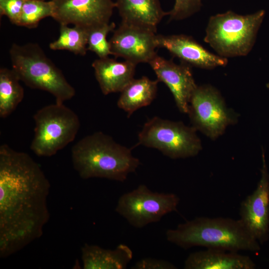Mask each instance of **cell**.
<instances>
[{
    "mask_svg": "<svg viewBox=\"0 0 269 269\" xmlns=\"http://www.w3.org/2000/svg\"><path fill=\"white\" fill-rule=\"evenodd\" d=\"M50 183L28 153L0 146V257L7 258L40 238L50 213Z\"/></svg>",
    "mask_w": 269,
    "mask_h": 269,
    "instance_id": "obj_1",
    "label": "cell"
},
{
    "mask_svg": "<svg viewBox=\"0 0 269 269\" xmlns=\"http://www.w3.org/2000/svg\"><path fill=\"white\" fill-rule=\"evenodd\" d=\"M73 168L84 179L102 178L123 182L140 164L131 149L102 132L79 140L72 148Z\"/></svg>",
    "mask_w": 269,
    "mask_h": 269,
    "instance_id": "obj_2",
    "label": "cell"
},
{
    "mask_svg": "<svg viewBox=\"0 0 269 269\" xmlns=\"http://www.w3.org/2000/svg\"><path fill=\"white\" fill-rule=\"evenodd\" d=\"M166 240L184 249L200 246L238 252L260 250L240 219L197 217L166 232Z\"/></svg>",
    "mask_w": 269,
    "mask_h": 269,
    "instance_id": "obj_3",
    "label": "cell"
},
{
    "mask_svg": "<svg viewBox=\"0 0 269 269\" xmlns=\"http://www.w3.org/2000/svg\"><path fill=\"white\" fill-rule=\"evenodd\" d=\"M9 53L12 69L29 87L49 93L58 103L75 96L74 88L38 44L13 43Z\"/></svg>",
    "mask_w": 269,
    "mask_h": 269,
    "instance_id": "obj_4",
    "label": "cell"
},
{
    "mask_svg": "<svg viewBox=\"0 0 269 269\" xmlns=\"http://www.w3.org/2000/svg\"><path fill=\"white\" fill-rule=\"evenodd\" d=\"M265 14V11L261 10L246 15L228 11L212 16L204 40L220 56L246 55L254 44Z\"/></svg>",
    "mask_w": 269,
    "mask_h": 269,
    "instance_id": "obj_5",
    "label": "cell"
},
{
    "mask_svg": "<svg viewBox=\"0 0 269 269\" xmlns=\"http://www.w3.org/2000/svg\"><path fill=\"white\" fill-rule=\"evenodd\" d=\"M33 120L35 126L30 148L38 156L56 154L74 140L80 126L72 110L56 102L38 110Z\"/></svg>",
    "mask_w": 269,
    "mask_h": 269,
    "instance_id": "obj_6",
    "label": "cell"
},
{
    "mask_svg": "<svg viewBox=\"0 0 269 269\" xmlns=\"http://www.w3.org/2000/svg\"><path fill=\"white\" fill-rule=\"evenodd\" d=\"M196 131L181 122L154 117L145 123L139 132L137 145L157 149L172 159L192 157L202 149Z\"/></svg>",
    "mask_w": 269,
    "mask_h": 269,
    "instance_id": "obj_7",
    "label": "cell"
},
{
    "mask_svg": "<svg viewBox=\"0 0 269 269\" xmlns=\"http://www.w3.org/2000/svg\"><path fill=\"white\" fill-rule=\"evenodd\" d=\"M179 201L175 194L153 192L140 184L119 198L115 210L131 226L141 228L176 211Z\"/></svg>",
    "mask_w": 269,
    "mask_h": 269,
    "instance_id": "obj_8",
    "label": "cell"
},
{
    "mask_svg": "<svg viewBox=\"0 0 269 269\" xmlns=\"http://www.w3.org/2000/svg\"><path fill=\"white\" fill-rule=\"evenodd\" d=\"M187 114L192 127L212 139L237 120V115L227 107L219 92L208 85L197 86L190 98Z\"/></svg>",
    "mask_w": 269,
    "mask_h": 269,
    "instance_id": "obj_9",
    "label": "cell"
},
{
    "mask_svg": "<svg viewBox=\"0 0 269 269\" xmlns=\"http://www.w3.org/2000/svg\"><path fill=\"white\" fill-rule=\"evenodd\" d=\"M52 18L60 25L72 24L87 30L110 22L115 2L112 0H52Z\"/></svg>",
    "mask_w": 269,
    "mask_h": 269,
    "instance_id": "obj_10",
    "label": "cell"
},
{
    "mask_svg": "<svg viewBox=\"0 0 269 269\" xmlns=\"http://www.w3.org/2000/svg\"><path fill=\"white\" fill-rule=\"evenodd\" d=\"M156 32L121 22L109 40L111 55L136 64L148 63L157 54Z\"/></svg>",
    "mask_w": 269,
    "mask_h": 269,
    "instance_id": "obj_11",
    "label": "cell"
},
{
    "mask_svg": "<svg viewBox=\"0 0 269 269\" xmlns=\"http://www.w3.org/2000/svg\"><path fill=\"white\" fill-rule=\"evenodd\" d=\"M261 177L255 190L240 204L239 219L260 244L269 236V174L264 152Z\"/></svg>",
    "mask_w": 269,
    "mask_h": 269,
    "instance_id": "obj_12",
    "label": "cell"
},
{
    "mask_svg": "<svg viewBox=\"0 0 269 269\" xmlns=\"http://www.w3.org/2000/svg\"><path fill=\"white\" fill-rule=\"evenodd\" d=\"M159 82L164 83L181 113L187 114L189 103L196 85L189 65L177 64L156 54L148 63Z\"/></svg>",
    "mask_w": 269,
    "mask_h": 269,
    "instance_id": "obj_13",
    "label": "cell"
},
{
    "mask_svg": "<svg viewBox=\"0 0 269 269\" xmlns=\"http://www.w3.org/2000/svg\"><path fill=\"white\" fill-rule=\"evenodd\" d=\"M157 48H163L190 66L213 69L225 66L227 59L211 53L192 37L184 34H157Z\"/></svg>",
    "mask_w": 269,
    "mask_h": 269,
    "instance_id": "obj_14",
    "label": "cell"
},
{
    "mask_svg": "<svg viewBox=\"0 0 269 269\" xmlns=\"http://www.w3.org/2000/svg\"><path fill=\"white\" fill-rule=\"evenodd\" d=\"M136 65L128 60L118 61L107 57L98 58L92 66L102 92L107 95L122 91L134 78Z\"/></svg>",
    "mask_w": 269,
    "mask_h": 269,
    "instance_id": "obj_15",
    "label": "cell"
},
{
    "mask_svg": "<svg viewBox=\"0 0 269 269\" xmlns=\"http://www.w3.org/2000/svg\"><path fill=\"white\" fill-rule=\"evenodd\" d=\"M207 249L190 254L184 262L185 269H253L256 265L248 256L237 252Z\"/></svg>",
    "mask_w": 269,
    "mask_h": 269,
    "instance_id": "obj_16",
    "label": "cell"
},
{
    "mask_svg": "<svg viewBox=\"0 0 269 269\" xmlns=\"http://www.w3.org/2000/svg\"><path fill=\"white\" fill-rule=\"evenodd\" d=\"M115 7L121 17V22L155 32L159 23L168 14L162 9L159 0H117Z\"/></svg>",
    "mask_w": 269,
    "mask_h": 269,
    "instance_id": "obj_17",
    "label": "cell"
},
{
    "mask_svg": "<svg viewBox=\"0 0 269 269\" xmlns=\"http://www.w3.org/2000/svg\"><path fill=\"white\" fill-rule=\"evenodd\" d=\"M81 252L84 269H125L133 257L130 248L123 244L114 250L85 244Z\"/></svg>",
    "mask_w": 269,
    "mask_h": 269,
    "instance_id": "obj_18",
    "label": "cell"
},
{
    "mask_svg": "<svg viewBox=\"0 0 269 269\" xmlns=\"http://www.w3.org/2000/svg\"><path fill=\"white\" fill-rule=\"evenodd\" d=\"M158 82L146 76L134 78L121 92L118 107L129 117L137 110L148 106L156 97Z\"/></svg>",
    "mask_w": 269,
    "mask_h": 269,
    "instance_id": "obj_19",
    "label": "cell"
},
{
    "mask_svg": "<svg viewBox=\"0 0 269 269\" xmlns=\"http://www.w3.org/2000/svg\"><path fill=\"white\" fill-rule=\"evenodd\" d=\"M20 79L12 69H0V117L9 116L22 101L24 89Z\"/></svg>",
    "mask_w": 269,
    "mask_h": 269,
    "instance_id": "obj_20",
    "label": "cell"
},
{
    "mask_svg": "<svg viewBox=\"0 0 269 269\" xmlns=\"http://www.w3.org/2000/svg\"><path fill=\"white\" fill-rule=\"evenodd\" d=\"M58 38L49 44L53 50H65L75 54L86 55L87 49L88 30L79 26L60 25Z\"/></svg>",
    "mask_w": 269,
    "mask_h": 269,
    "instance_id": "obj_21",
    "label": "cell"
},
{
    "mask_svg": "<svg viewBox=\"0 0 269 269\" xmlns=\"http://www.w3.org/2000/svg\"><path fill=\"white\" fill-rule=\"evenodd\" d=\"M54 4L52 0H24L17 26L33 28L43 19L52 17Z\"/></svg>",
    "mask_w": 269,
    "mask_h": 269,
    "instance_id": "obj_22",
    "label": "cell"
},
{
    "mask_svg": "<svg viewBox=\"0 0 269 269\" xmlns=\"http://www.w3.org/2000/svg\"><path fill=\"white\" fill-rule=\"evenodd\" d=\"M116 24L109 22L95 27L88 30V50L94 52L99 58L109 57L111 55L108 34L115 30Z\"/></svg>",
    "mask_w": 269,
    "mask_h": 269,
    "instance_id": "obj_23",
    "label": "cell"
},
{
    "mask_svg": "<svg viewBox=\"0 0 269 269\" xmlns=\"http://www.w3.org/2000/svg\"><path fill=\"white\" fill-rule=\"evenodd\" d=\"M202 0H175L173 8L168 12L171 20H182L198 12Z\"/></svg>",
    "mask_w": 269,
    "mask_h": 269,
    "instance_id": "obj_24",
    "label": "cell"
},
{
    "mask_svg": "<svg viewBox=\"0 0 269 269\" xmlns=\"http://www.w3.org/2000/svg\"><path fill=\"white\" fill-rule=\"evenodd\" d=\"M24 0H0V13L6 16L13 24L17 25Z\"/></svg>",
    "mask_w": 269,
    "mask_h": 269,
    "instance_id": "obj_25",
    "label": "cell"
},
{
    "mask_svg": "<svg viewBox=\"0 0 269 269\" xmlns=\"http://www.w3.org/2000/svg\"><path fill=\"white\" fill-rule=\"evenodd\" d=\"M131 269H175L172 263L162 259L151 258L142 259L137 261Z\"/></svg>",
    "mask_w": 269,
    "mask_h": 269,
    "instance_id": "obj_26",
    "label": "cell"
}]
</instances>
